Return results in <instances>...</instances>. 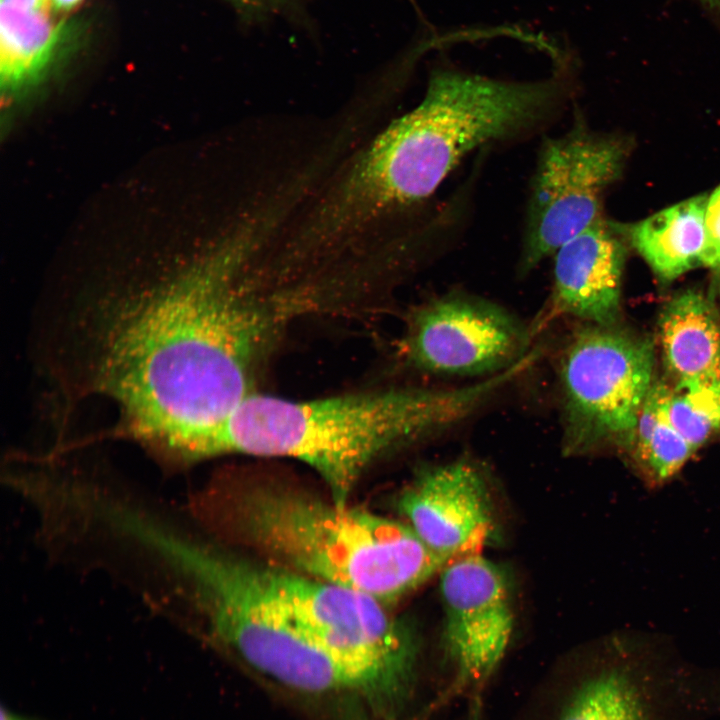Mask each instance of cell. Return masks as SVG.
I'll return each instance as SVG.
<instances>
[{
    "mask_svg": "<svg viewBox=\"0 0 720 720\" xmlns=\"http://www.w3.org/2000/svg\"><path fill=\"white\" fill-rule=\"evenodd\" d=\"M262 575L305 636L377 708H397L414 681L417 644L378 599L270 562Z\"/></svg>",
    "mask_w": 720,
    "mask_h": 720,
    "instance_id": "cell-6",
    "label": "cell"
},
{
    "mask_svg": "<svg viewBox=\"0 0 720 720\" xmlns=\"http://www.w3.org/2000/svg\"><path fill=\"white\" fill-rule=\"evenodd\" d=\"M164 568L173 594L202 617L215 640L254 669L305 694L355 691L290 617L260 563L182 533L169 543Z\"/></svg>",
    "mask_w": 720,
    "mask_h": 720,
    "instance_id": "cell-5",
    "label": "cell"
},
{
    "mask_svg": "<svg viewBox=\"0 0 720 720\" xmlns=\"http://www.w3.org/2000/svg\"><path fill=\"white\" fill-rule=\"evenodd\" d=\"M706 6L720 11V0H700Z\"/></svg>",
    "mask_w": 720,
    "mask_h": 720,
    "instance_id": "cell-24",
    "label": "cell"
},
{
    "mask_svg": "<svg viewBox=\"0 0 720 720\" xmlns=\"http://www.w3.org/2000/svg\"><path fill=\"white\" fill-rule=\"evenodd\" d=\"M398 507L419 538L448 562L481 553L498 536L488 480L467 459L421 471L401 493Z\"/></svg>",
    "mask_w": 720,
    "mask_h": 720,
    "instance_id": "cell-11",
    "label": "cell"
},
{
    "mask_svg": "<svg viewBox=\"0 0 720 720\" xmlns=\"http://www.w3.org/2000/svg\"><path fill=\"white\" fill-rule=\"evenodd\" d=\"M193 516L234 534L285 569L392 603L448 562L405 522L328 503L303 491L257 485L233 496L212 486L192 496Z\"/></svg>",
    "mask_w": 720,
    "mask_h": 720,
    "instance_id": "cell-4",
    "label": "cell"
},
{
    "mask_svg": "<svg viewBox=\"0 0 720 720\" xmlns=\"http://www.w3.org/2000/svg\"><path fill=\"white\" fill-rule=\"evenodd\" d=\"M659 336L666 368L677 382L720 377V316L703 293L686 290L666 303Z\"/></svg>",
    "mask_w": 720,
    "mask_h": 720,
    "instance_id": "cell-13",
    "label": "cell"
},
{
    "mask_svg": "<svg viewBox=\"0 0 720 720\" xmlns=\"http://www.w3.org/2000/svg\"><path fill=\"white\" fill-rule=\"evenodd\" d=\"M531 328L502 306L449 293L420 306L403 339L416 369L447 376H490L529 353Z\"/></svg>",
    "mask_w": 720,
    "mask_h": 720,
    "instance_id": "cell-9",
    "label": "cell"
},
{
    "mask_svg": "<svg viewBox=\"0 0 720 720\" xmlns=\"http://www.w3.org/2000/svg\"><path fill=\"white\" fill-rule=\"evenodd\" d=\"M701 264L720 271V185L708 197L705 211V245Z\"/></svg>",
    "mask_w": 720,
    "mask_h": 720,
    "instance_id": "cell-19",
    "label": "cell"
},
{
    "mask_svg": "<svg viewBox=\"0 0 720 720\" xmlns=\"http://www.w3.org/2000/svg\"><path fill=\"white\" fill-rule=\"evenodd\" d=\"M669 393L664 384L652 385L626 447L642 478L650 485L670 480L696 452L668 417Z\"/></svg>",
    "mask_w": 720,
    "mask_h": 720,
    "instance_id": "cell-16",
    "label": "cell"
},
{
    "mask_svg": "<svg viewBox=\"0 0 720 720\" xmlns=\"http://www.w3.org/2000/svg\"><path fill=\"white\" fill-rule=\"evenodd\" d=\"M621 226L603 217L554 253L546 320L570 316L613 325L620 311L626 248Z\"/></svg>",
    "mask_w": 720,
    "mask_h": 720,
    "instance_id": "cell-12",
    "label": "cell"
},
{
    "mask_svg": "<svg viewBox=\"0 0 720 720\" xmlns=\"http://www.w3.org/2000/svg\"><path fill=\"white\" fill-rule=\"evenodd\" d=\"M558 720H653L650 703L629 667L614 665L589 676Z\"/></svg>",
    "mask_w": 720,
    "mask_h": 720,
    "instance_id": "cell-17",
    "label": "cell"
},
{
    "mask_svg": "<svg viewBox=\"0 0 720 720\" xmlns=\"http://www.w3.org/2000/svg\"><path fill=\"white\" fill-rule=\"evenodd\" d=\"M1 720H32V719L23 718V717H20L18 715H15L9 711L2 709Z\"/></svg>",
    "mask_w": 720,
    "mask_h": 720,
    "instance_id": "cell-23",
    "label": "cell"
},
{
    "mask_svg": "<svg viewBox=\"0 0 720 720\" xmlns=\"http://www.w3.org/2000/svg\"><path fill=\"white\" fill-rule=\"evenodd\" d=\"M627 143L575 121L543 141L532 178L519 272L529 273L602 218V197L622 173Z\"/></svg>",
    "mask_w": 720,
    "mask_h": 720,
    "instance_id": "cell-8",
    "label": "cell"
},
{
    "mask_svg": "<svg viewBox=\"0 0 720 720\" xmlns=\"http://www.w3.org/2000/svg\"><path fill=\"white\" fill-rule=\"evenodd\" d=\"M81 0H51V5L57 10H70L74 8Z\"/></svg>",
    "mask_w": 720,
    "mask_h": 720,
    "instance_id": "cell-22",
    "label": "cell"
},
{
    "mask_svg": "<svg viewBox=\"0 0 720 720\" xmlns=\"http://www.w3.org/2000/svg\"><path fill=\"white\" fill-rule=\"evenodd\" d=\"M654 345L612 325L577 329L558 366L563 449L586 452L615 443L625 449L653 383Z\"/></svg>",
    "mask_w": 720,
    "mask_h": 720,
    "instance_id": "cell-7",
    "label": "cell"
},
{
    "mask_svg": "<svg viewBox=\"0 0 720 720\" xmlns=\"http://www.w3.org/2000/svg\"><path fill=\"white\" fill-rule=\"evenodd\" d=\"M674 428L697 451L720 432V377L679 381L667 401Z\"/></svg>",
    "mask_w": 720,
    "mask_h": 720,
    "instance_id": "cell-18",
    "label": "cell"
},
{
    "mask_svg": "<svg viewBox=\"0 0 720 720\" xmlns=\"http://www.w3.org/2000/svg\"><path fill=\"white\" fill-rule=\"evenodd\" d=\"M269 236L249 214L207 251L149 278L40 296L34 344L69 418L85 402L114 412L105 439L179 464L255 393L285 323L256 261Z\"/></svg>",
    "mask_w": 720,
    "mask_h": 720,
    "instance_id": "cell-1",
    "label": "cell"
},
{
    "mask_svg": "<svg viewBox=\"0 0 720 720\" xmlns=\"http://www.w3.org/2000/svg\"><path fill=\"white\" fill-rule=\"evenodd\" d=\"M560 79L516 82L455 70L432 72L421 102L352 155L322 189V230L355 240L429 198L464 156L545 121L563 96Z\"/></svg>",
    "mask_w": 720,
    "mask_h": 720,
    "instance_id": "cell-2",
    "label": "cell"
},
{
    "mask_svg": "<svg viewBox=\"0 0 720 720\" xmlns=\"http://www.w3.org/2000/svg\"><path fill=\"white\" fill-rule=\"evenodd\" d=\"M438 575L445 654L459 684L482 683L500 665L513 635L508 577L481 553L450 560Z\"/></svg>",
    "mask_w": 720,
    "mask_h": 720,
    "instance_id": "cell-10",
    "label": "cell"
},
{
    "mask_svg": "<svg viewBox=\"0 0 720 720\" xmlns=\"http://www.w3.org/2000/svg\"><path fill=\"white\" fill-rule=\"evenodd\" d=\"M63 24L49 11H25L1 2L0 74L7 89L38 79L54 57Z\"/></svg>",
    "mask_w": 720,
    "mask_h": 720,
    "instance_id": "cell-15",
    "label": "cell"
},
{
    "mask_svg": "<svg viewBox=\"0 0 720 720\" xmlns=\"http://www.w3.org/2000/svg\"><path fill=\"white\" fill-rule=\"evenodd\" d=\"M242 19L256 23L294 11L300 0H230Z\"/></svg>",
    "mask_w": 720,
    "mask_h": 720,
    "instance_id": "cell-20",
    "label": "cell"
},
{
    "mask_svg": "<svg viewBox=\"0 0 720 720\" xmlns=\"http://www.w3.org/2000/svg\"><path fill=\"white\" fill-rule=\"evenodd\" d=\"M504 386L502 375H492L460 387H397L303 401L256 392L216 431L208 456L297 459L318 473L333 502L348 505L376 459L464 421Z\"/></svg>",
    "mask_w": 720,
    "mask_h": 720,
    "instance_id": "cell-3",
    "label": "cell"
},
{
    "mask_svg": "<svg viewBox=\"0 0 720 720\" xmlns=\"http://www.w3.org/2000/svg\"><path fill=\"white\" fill-rule=\"evenodd\" d=\"M708 196H694L629 226L624 234L656 276L673 281L701 264Z\"/></svg>",
    "mask_w": 720,
    "mask_h": 720,
    "instance_id": "cell-14",
    "label": "cell"
},
{
    "mask_svg": "<svg viewBox=\"0 0 720 720\" xmlns=\"http://www.w3.org/2000/svg\"><path fill=\"white\" fill-rule=\"evenodd\" d=\"M1 2L25 11H49L51 0H1Z\"/></svg>",
    "mask_w": 720,
    "mask_h": 720,
    "instance_id": "cell-21",
    "label": "cell"
}]
</instances>
